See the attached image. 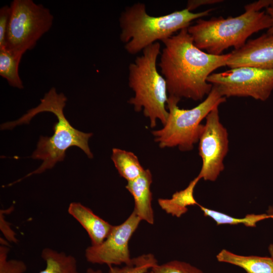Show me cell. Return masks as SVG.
Listing matches in <instances>:
<instances>
[{
  "label": "cell",
  "instance_id": "cell-1",
  "mask_svg": "<svg viewBox=\"0 0 273 273\" xmlns=\"http://www.w3.org/2000/svg\"><path fill=\"white\" fill-rule=\"evenodd\" d=\"M187 28L161 41L164 48L158 66L169 97L197 101L210 93L213 85L207 78L216 69L226 66L230 53L214 55L203 51L194 44Z\"/></svg>",
  "mask_w": 273,
  "mask_h": 273
},
{
  "label": "cell",
  "instance_id": "cell-2",
  "mask_svg": "<svg viewBox=\"0 0 273 273\" xmlns=\"http://www.w3.org/2000/svg\"><path fill=\"white\" fill-rule=\"evenodd\" d=\"M67 101V98L63 93L58 94L56 88L53 87L40 99L37 106L28 110L18 119L1 124L2 130L12 129L18 125L29 124L33 117L44 112L53 113L58 119L53 127V135L50 137L40 136L36 149L30 157L42 160L41 165L34 171L9 184V186L32 175L40 174L52 169L57 162L64 160L66 151L72 146L81 149L89 158L93 157L88 146V140L93 133L82 132L71 125L64 113Z\"/></svg>",
  "mask_w": 273,
  "mask_h": 273
},
{
  "label": "cell",
  "instance_id": "cell-3",
  "mask_svg": "<svg viewBox=\"0 0 273 273\" xmlns=\"http://www.w3.org/2000/svg\"><path fill=\"white\" fill-rule=\"evenodd\" d=\"M211 10L193 13L186 8L160 16H152L146 5L138 2L126 7L119 18L120 39L126 52L134 55L148 46L187 28L196 19L207 16Z\"/></svg>",
  "mask_w": 273,
  "mask_h": 273
},
{
  "label": "cell",
  "instance_id": "cell-4",
  "mask_svg": "<svg viewBox=\"0 0 273 273\" xmlns=\"http://www.w3.org/2000/svg\"><path fill=\"white\" fill-rule=\"evenodd\" d=\"M270 26L271 20L266 12L245 11L234 17H213L208 20L200 18L187 29L198 48L211 55H220L229 48H242L249 36Z\"/></svg>",
  "mask_w": 273,
  "mask_h": 273
},
{
  "label": "cell",
  "instance_id": "cell-5",
  "mask_svg": "<svg viewBox=\"0 0 273 273\" xmlns=\"http://www.w3.org/2000/svg\"><path fill=\"white\" fill-rule=\"evenodd\" d=\"M160 53V44L157 41L145 48L128 66V85L134 92L128 103L135 111H143L152 128L156 125L157 120L164 125L168 116L166 82L156 66Z\"/></svg>",
  "mask_w": 273,
  "mask_h": 273
},
{
  "label": "cell",
  "instance_id": "cell-6",
  "mask_svg": "<svg viewBox=\"0 0 273 273\" xmlns=\"http://www.w3.org/2000/svg\"><path fill=\"white\" fill-rule=\"evenodd\" d=\"M179 101L168 96L167 121L161 129L153 130L152 133L161 148L177 147L180 151H189L199 141L203 127L202 121L213 109L225 102L226 98L213 86L206 99L193 108L180 109L177 105Z\"/></svg>",
  "mask_w": 273,
  "mask_h": 273
},
{
  "label": "cell",
  "instance_id": "cell-7",
  "mask_svg": "<svg viewBox=\"0 0 273 273\" xmlns=\"http://www.w3.org/2000/svg\"><path fill=\"white\" fill-rule=\"evenodd\" d=\"M10 7L4 48L23 55L50 30L54 16L48 8L32 0H14Z\"/></svg>",
  "mask_w": 273,
  "mask_h": 273
},
{
  "label": "cell",
  "instance_id": "cell-8",
  "mask_svg": "<svg viewBox=\"0 0 273 273\" xmlns=\"http://www.w3.org/2000/svg\"><path fill=\"white\" fill-rule=\"evenodd\" d=\"M207 81L225 97H251L265 101L273 90V70L243 66L212 73Z\"/></svg>",
  "mask_w": 273,
  "mask_h": 273
},
{
  "label": "cell",
  "instance_id": "cell-9",
  "mask_svg": "<svg viewBox=\"0 0 273 273\" xmlns=\"http://www.w3.org/2000/svg\"><path fill=\"white\" fill-rule=\"evenodd\" d=\"M199 139V154L202 161L198 177L215 181L224 168V159L229 151L228 132L220 121L218 107L206 116Z\"/></svg>",
  "mask_w": 273,
  "mask_h": 273
},
{
  "label": "cell",
  "instance_id": "cell-10",
  "mask_svg": "<svg viewBox=\"0 0 273 273\" xmlns=\"http://www.w3.org/2000/svg\"><path fill=\"white\" fill-rule=\"evenodd\" d=\"M141 221L133 211L122 223L113 225L109 235L101 244L91 245L86 249V260L93 264H105L108 266L129 263L131 259L129 241Z\"/></svg>",
  "mask_w": 273,
  "mask_h": 273
},
{
  "label": "cell",
  "instance_id": "cell-11",
  "mask_svg": "<svg viewBox=\"0 0 273 273\" xmlns=\"http://www.w3.org/2000/svg\"><path fill=\"white\" fill-rule=\"evenodd\" d=\"M226 66L230 68L249 66L273 70V34H263L234 50L230 53Z\"/></svg>",
  "mask_w": 273,
  "mask_h": 273
},
{
  "label": "cell",
  "instance_id": "cell-12",
  "mask_svg": "<svg viewBox=\"0 0 273 273\" xmlns=\"http://www.w3.org/2000/svg\"><path fill=\"white\" fill-rule=\"evenodd\" d=\"M68 212L86 231L92 246L101 244L111 231L112 225L79 202H71Z\"/></svg>",
  "mask_w": 273,
  "mask_h": 273
},
{
  "label": "cell",
  "instance_id": "cell-13",
  "mask_svg": "<svg viewBox=\"0 0 273 273\" xmlns=\"http://www.w3.org/2000/svg\"><path fill=\"white\" fill-rule=\"evenodd\" d=\"M152 183V173L149 169H147L137 178L127 181L125 186L134 199L133 211L141 220H145L151 224L154 222L152 207V194L150 189Z\"/></svg>",
  "mask_w": 273,
  "mask_h": 273
},
{
  "label": "cell",
  "instance_id": "cell-14",
  "mask_svg": "<svg viewBox=\"0 0 273 273\" xmlns=\"http://www.w3.org/2000/svg\"><path fill=\"white\" fill-rule=\"evenodd\" d=\"M216 258L219 262L240 267L247 273H273V259L271 257L239 255L222 249Z\"/></svg>",
  "mask_w": 273,
  "mask_h": 273
},
{
  "label": "cell",
  "instance_id": "cell-15",
  "mask_svg": "<svg viewBox=\"0 0 273 273\" xmlns=\"http://www.w3.org/2000/svg\"><path fill=\"white\" fill-rule=\"evenodd\" d=\"M200 179L197 176L186 189L175 192L170 199L159 198L158 202L161 208L167 214L179 217L188 211V206L198 205L194 197V191Z\"/></svg>",
  "mask_w": 273,
  "mask_h": 273
},
{
  "label": "cell",
  "instance_id": "cell-16",
  "mask_svg": "<svg viewBox=\"0 0 273 273\" xmlns=\"http://www.w3.org/2000/svg\"><path fill=\"white\" fill-rule=\"evenodd\" d=\"M41 256L46 267L38 273H79L77 260L72 255L45 248L41 251Z\"/></svg>",
  "mask_w": 273,
  "mask_h": 273
},
{
  "label": "cell",
  "instance_id": "cell-17",
  "mask_svg": "<svg viewBox=\"0 0 273 273\" xmlns=\"http://www.w3.org/2000/svg\"><path fill=\"white\" fill-rule=\"evenodd\" d=\"M111 159L119 174L127 181L137 178L145 170L137 156L131 152L113 148Z\"/></svg>",
  "mask_w": 273,
  "mask_h": 273
},
{
  "label": "cell",
  "instance_id": "cell-18",
  "mask_svg": "<svg viewBox=\"0 0 273 273\" xmlns=\"http://www.w3.org/2000/svg\"><path fill=\"white\" fill-rule=\"evenodd\" d=\"M23 55L6 48L0 49V75L10 85L18 89L24 87L19 74V66Z\"/></svg>",
  "mask_w": 273,
  "mask_h": 273
},
{
  "label": "cell",
  "instance_id": "cell-19",
  "mask_svg": "<svg viewBox=\"0 0 273 273\" xmlns=\"http://www.w3.org/2000/svg\"><path fill=\"white\" fill-rule=\"evenodd\" d=\"M204 215L213 219L217 225L229 224H243L246 226L255 227L256 223L262 220L268 218L273 219V215L268 214H248L244 218H235L223 213L216 211L198 205Z\"/></svg>",
  "mask_w": 273,
  "mask_h": 273
},
{
  "label": "cell",
  "instance_id": "cell-20",
  "mask_svg": "<svg viewBox=\"0 0 273 273\" xmlns=\"http://www.w3.org/2000/svg\"><path fill=\"white\" fill-rule=\"evenodd\" d=\"M158 262L152 254H144L131 258L130 261L122 267L109 266V273H147Z\"/></svg>",
  "mask_w": 273,
  "mask_h": 273
},
{
  "label": "cell",
  "instance_id": "cell-21",
  "mask_svg": "<svg viewBox=\"0 0 273 273\" xmlns=\"http://www.w3.org/2000/svg\"><path fill=\"white\" fill-rule=\"evenodd\" d=\"M0 273H25L26 263L21 260L8 259L10 243L5 238H0Z\"/></svg>",
  "mask_w": 273,
  "mask_h": 273
},
{
  "label": "cell",
  "instance_id": "cell-22",
  "mask_svg": "<svg viewBox=\"0 0 273 273\" xmlns=\"http://www.w3.org/2000/svg\"><path fill=\"white\" fill-rule=\"evenodd\" d=\"M153 273H204L191 264L178 260H172L162 264H157L151 269Z\"/></svg>",
  "mask_w": 273,
  "mask_h": 273
},
{
  "label": "cell",
  "instance_id": "cell-23",
  "mask_svg": "<svg viewBox=\"0 0 273 273\" xmlns=\"http://www.w3.org/2000/svg\"><path fill=\"white\" fill-rule=\"evenodd\" d=\"M13 209V206H11L9 209L5 210H0V229L4 238L10 243H18V239L16 237V234L10 226V223L5 219V215L6 213L11 212Z\"/></svg>",
  "mask_w": 273,
  "mask_h": 273
},
{
  "label": "cell",
  "instance_id": "cell-24",
  "mask_svg": "<svg viewBox=\"0 0 273 273\" xmlns=\"http://www.w3.org/2000/svg\"><path fill=\"white\" fill-rule=\"evenodd\" d=\"M10 15V6H3L0 9V49L4 48L7 30Z\"/></svg>",
  "mask_w": 273,
  "mask_h": 273
},
{
  "label": "cell",
  "instance_id": "cell-25",
  "mask_svg": "<svg viewBox=\"0 0 273 273\" xmlns=\"http://www.w3.org/2000/svg\"><path fill=\"white\" fill-rule=\"evenodd\" d=\"M273 6V0H260L246 5L244 7L245 11L258 12L263 8Z\"/></svg>",
  "mask_w": 273,
  "mask_h": 273
},
{
  "label": "cell",
  "instance_id": "cell-26",
  "mask_svg": "<svg viewBox=\"0 0 273 273\" xmlns=\"http://www.w3.org/2000/svg\"><path fill=\"white\" fill-rule=\"evenodd\" d=\"M222 2L223 1L221 0H190L188 1L186 8L192 12L200 6L217 4Z\"/></svg>",
  "mask_w": 273,
  "mask_h": 273
},
{
  "label": "cell",
  "instance_id": "cell-27",
  "mask_svg": "<svg viewBox=\"0 0 273 273\" xmlns=\"http://www.w3.org/2000/svg\"><path fill=\"white\" fill-rule=\"evenodd\" d=\"M266 9V12L269 16L271 20V26L267 29L266 33L268 34H273V6H270Z\"/></svg>",
  "mask_w": 273,
  "mask_h": 273
},
{
  "label": "cell",
  "instance_id": "cell-28",
  "mask_svg": "<svg viewBox=\"0 0 273 273\" xmlns=\"http://www.w3.org/2000/svg\"><path fill=\"white\" fill-rule=\"evenodd\" d=\"M86 273H103L101 269H94L92 268H88L86 271Z\"/></svg>",
  "mask_w": 273,
  "mask_h": 273
},
{
  "label": "cell",
  "instance_id": "cell-29",
  "mask_svg": "<svg viewBox=\"0 0 273 273\" xmlns=\"http://www.w3.org/2000/svg\"><path fill=\"white\" fill-rule=\"evenodd\" d=\"M268 251L270 254L271 257L273 259V244L269 245L268 247Z\"/></svg>",
  "mask_w": 273,
  "mask_h": 273
},
{
  "label": "cell",
  "instance_id": "cell-30",
  "mask_svg": "<svg viewBox=\"0 0 273 273\" xmlns=\"http://www.w3.org/2000/svg\"><path fill=\"white\" fill-rule=\"evenodd\" d=\"M267 214L273 215V206H270L267 210Z\"/></svg>",
  "mask_w": 273,
  "mask_h": 273
},
{
  "label": "cell",
  "instance_id": "cell-31",
  "mask_svg": "<svg viewBox=\"0 0 273 273\" xmlns=\"http://www.w3.org/2000/svg\"><path fill=\"white\" fill-rule=\"evenodd\" d=\"M149 273H153L151 271Z\"/></svg>",
  "mask_w": 273,
  "mask_h": 273
}]
</instances>
